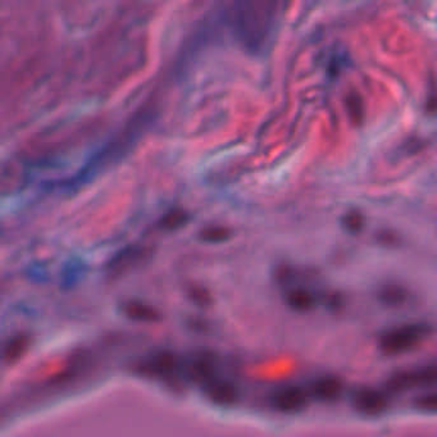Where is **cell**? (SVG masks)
Returning <instances> with one entry per match:
<instances>
[{
  "mask_svg": "<svg viewBox=\"0 0 437 437\" xmlns=\"http://www.w3.org/2000/svg\"><path fill=\"white\" fill-rule=\"evenodd\" d=\"M308 392L321 403H335L344 395V382L338 376L323 375L312 381Z\"/></svg>",
  "mask_w": 437,
  "mask_h": 437,
  "instance_id": "cell-6",
  "label": "cell"
},
{
  "mask_svg": "<svg viewBox=\"0 0 437 437\" xmlns=\"http://www.w3.org/2000/svg\"><path fill=\"white\" fill-rule=\"evenodd\" d=\"M350 404L353 409L367 417H375L385 413L390 407L388 392L373 388H359L350 395Z\"/></svg>",
  "mask_w": 437,
  "mask_h": 437,
  "instance_id": "cell-4",
  "label": "cell"
},
{
  "mask_svg": "<svg viewBox=\"0 0 437 437\" xmlns=\"http://www.w3.org/2000/svg\"><path fill=\"white\" fill-rule=\"evenodd\" d=\"M199 238L207 242H221L229 238V229L222 226H208L199 232Z\"/></svg>",
  "mask_w": 437,
  "mask_h": 437,
  "instance_id": "cell-12",
  "label": "cell"
},
{
  "mask_svg": "<svg viewBox=\"0 0 437 437\" xmlns=\"http://www.w3.org/2000/svg\"><path fill=\"white\" fill-rule=\"evenodd\" d=\"M281 4L277 1H240L232 10L231 23L238 42L250 53L267 49L276 30Z\"/></svg>",
  "mask_w": 437,
  "mask_h": 437,
  "instance_id": "cell-1",
  "label": "cell"
},
{
  "mask_svg": "<svg viewBox=\"0 0 437 437\" xmlns=\"http://www.w3.org/2000/svg\"><path fill=\"white\" fill-rule=\"evenodd\" d=\"M27 345V340L25 338H17L14 340H12V342H10V345L5 349L4 354L5 357L8 358L10 360L14 359V358L18 357L21 353L25 350Z\"/></svg>",
  "mask_w": 437,
  "mask_h": 437,
  "instance_id": "cell-15",
  "label": "cell"
},
{
  "mask_svg": "<svg viewBox=\"0 0 437 437\" xmlns=\"http://www.w3.org/2000/svg\"><path fill=\"white\" fill-rule=\"evenodd\" d=\"M414 408L422 412L435 413L437 412V392H429L426 395L417 397L414 400Z\"/></svg>",
  "mask_w": 437,
  "mask_h": 437,
  "instance_id": "cell-14",
  "label": "cell"
},
{
  "mask_svg": "<svg viewBox=\"0 0 437 437\" xmlns=\"http://www.w3.org/2000/svg\"><path fill=\"white\" fill-rule=\"evenodd\" d=\"M378 298L388 307H399L407 300V294L399 286H386L378 292Z\"/></svg>",
  "mask_w": 437,
  "mask_h": 437,
  "instance_id": "cell-11",
  "label": "cell"
},
{
  "mask_svg": "<svg viewBox=\"0 0 437 437\" xmlns=\"http://www.w3.org/2000/svg\"><path fill=\"white\" fill-rule=\"evenodd\" d=\"M437 384V366L405 369L388 378L386 388L391 392H404L408 390L426 388Z\"/></svg>",
  "mask_w": 437,
  "mask_h": 437,
  "instance_id": "cell-3",
  "label": "cell"
},
{
  "mask_svg": "<svg viewBox=\"0 0 437 437\" xmlns=\"http://www.w3.org/2000/svg\"><path fill=\"white\" fill-rule=\"evenodd\" d=\"M123 313L135 321L154 322L159 318V313L148 304H142L139 301H127L123 304Z\"/></svg>",
  "mask_w": 437,
  "mask_h": 437,
  "instance_id": "cell-10",
  "label": "cell"
},
{
  "mask_svg": "<svg viewBox=\"0 0 437 437\" xmlns=\"http://www.w3.org/2000/svg\"><path fill=\"white\" fill-rule=\"evenodd\" d=\"M428 334L426 325L409 323L390 328L378 340V348L386 355H399L414 348Z\"/></svg>",
  "mask_w": 437,
  "mask_h": 437,
  "instance_id": "cell-2",
  "label": "cell"
},
{
  "mask_svg": "<svg viewBox=\"0 0 437 437\" xmlns=\"http://www.w3.org/2000/svg\"><path fill=\"white\" fill-rule=\"evenodd\" d=\"M308 390L297 385H285L276 388L269 397L271 405L282 413H297L307 408L309 403Z\"/></svg>",
  "mask_w": 437,
  "mask_h": 437,
  "instance_id": "cell-5",
  "label": "cell"
},
{
  "mask_svg": "<svg viewBox=\"0 0 437 437\" xmlns=\"http://www.w3.org/2000/svg\"><path fill=\"white\" fill-rule=\"evenodd\" d=\"M142 367L153 376L171 377L177 372L179 362L175 354L162 351V353L154 354Z\"/></svg>",
  "mask_w": 437,
  "mask_h": 437,
  "instance_id": "cell-8",
  "label": "cell"
},
{
  "mask_svg": "<svg viewBox=\"0 0 437 437\" xmlns=\"http://www.w3.org/2000/svg\"><path fill=\"white\" fill-rule=\"evenodd\" d=\"M188 221V214L181 209H173L162 219V226L164 229H176Z\"/></svg>",
  "mask_w": 437,
  "mask_h": 437,
  "instance_id": "cell-13",
  "label": "cell"
},
{
  "mask_svg": "<svg viewBox=\"0 0 437 437\" xmlns=\"http://www.w3.org/2000/svg\"><path fill=\"white\" fill-rule=\"evenodd\" d=\"M204 392L209 400L218 405H232L238 400V388L232 382L226 379H210L207 384H204Z\"/></svg>",
  "mask_w": 437,
  "mask_h": 437,
  "instance_id": "cell-7",
  "label": "cell"
},
{
  "mask_svg": "<svg viewBox=\"0 0 437 437\" xmlns=\"http://www.w3.org/2000/svg\"><path fill=\"white\" fill-rule=\"evenodd\" d=\"M216 371V358L212 354H197L190 362L189 373L190 376L195 378L203 385L207 384L210 379H213V375Z\"/></svg>",
  "mask_w": 437,
  "mask_h": 437,
  "instance_id": "cell-9",
  "label": "cell"
}]
</instances>
